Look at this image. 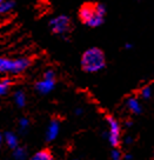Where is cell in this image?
<instances>
[{
  "label": "cell",
  "mask_w": 154,
  "mask_h": 160,
  "mask_svg": "<svg viewBox=\"0 0 154 160\" xmlns=\"http://www.w3.org/2000/svg\"><path fill=\"white\" fill-rule=\"evenodd\" d=\"M28 125H30V122H28V120L26 119V118H22V119L20 120L19 126H20V130H21V131H26V130H27Z\"/></svg>",
  "instance_id": "e0dca14e"
},
{
  "label": "cell",
  "mask_w": 154,
  "mask_h": 160,
  "mask_svg": "<svg viewBox=\"0 0 154 160\" xmlns=\"http://www.w3.org/2000/svg\"><path fill=\"white\" fill-rule=\"evenodd\" d=\"M31 60L26 57L21 58H5L0 57V74H20L28 68Z\"/></svg>",
  "instance_id": "3957f363"
},
{
  "label": "cell",
  "mask_w": 154,
  "mask_h": 160,
  "mask_svg": "<svg viewBox=\"0 0 154 160\" xmlns=\"http://www.w3.org/2000/svg\"><path fill=\"white\" fill-rule=\"evenodd\" d=\"M14 101L15 104L19 106V107H22V106H25L26 104V95L24 92H21V91H17L14 93Z\"/></svg>",
  "instance_id": "7c38bea8"
},
{
  "label": "cell",
  "mask_w": 154,
  "mask_h": 160,
  "mask_svg": "<svg viewBox=\"0 0 154 160\" xmlns=\"http://www.w3.org/2000/svg\"><path fill=\"white\" fill-rule=\"evenodd\" d=\"M31 160H53V157L51 154L48 151L46 150H42V151H39V152H37Z\"/></svg>",
  "instance_id": "8fae6325"
},
{
  "label": "cell",
  "mask_w": 154,
  "mask_h": 160,
  "mask_svg": "<svg viewBox=\"0 0 154 160\" xmlns=\"http://www.w3.org/2000/svg\"><path fill=\"white\" fill-rule=\"evenodd\" d=\"M111 158L112 160H122V155H121V152H120L118 148H114L111 153Z\"/></svg>",
  "instance_id": "2e32d148"
},
{
  "label": "cell",
  "mask_w": 154,
  "mask_h": 160,
  "mask_svg": "<svg viewBox=\"0 0 154 160\" xmlns=\"http://www.w3.org/2000/svg\"><path fill=\"white\" fill-rule=\"evenodd\" d=\"M131 159H132V155H131V154L125 155V160H131Z\"/></svg>",
  "instance_id": "ffe728a7"
},
{
  "label": "cell",
  "mask_w": 154,
  "mask_h": 160,
  "mask_svg": "<svg viewBox=\"0 0 154 160\" xmlns=\"http://www.w3.org/2000/svg\"><path fill=\"white\" fill-rule=\"evenodd\" d=\"M5 142L7 144L8 147L11 148H17L18 147V142H19V140H18V137L14 134V133H6L5 135Z\"/></svg>",
  "instance_id": "9c48e42d"
},
{
  "label": "cell",
  "mask_w": 154,
  "mask_h": 160,
  "mask_svg": "<svg viewBox=\"0 0 154 160\" xmlns=\"http://www.w3.org/2000/svg\"><path fill=\"white\" fill-rule=\"evenodd\" d=\"M4 1H5V0H0V4H2V2H4Z\"/></svg>",
  "instance_id": "603a6c76"
},
{
  "label": "cell",
  "mask_w": 154,
  "mask_h": 160,
  "mask_svg": "<svg viewBox=\"0 0 154 160\" xmlns=\"http://www.w3.org/2000/svg\"><path fill=\"white\" fill-rule=\"evenodd\" d=\"M60 132V124L58 120H52L50 122V125L47 127V131H46V139L48 141H52L54 140L58 135H59Z\"/></svg>",
  "instance_id": "52a82bcc"
},
{
  "label": "cell",
  "mask_w": 154,
  "mask_h": 160,
  "mask_svg": "<svg viewBox=\"0 0 154 160\" xmlns=\"http://www.w3.org/2000/svg\"><path fill=\"white\" fill-rule=\"evenodd\" d=\"M140 94L144 99H149L153 95V90H152L151 86H145L144 88L141 90V92H140Z\"/></svg>",
  "instance_id": "9a60e30c"
},
{
  "label": "cell",
  "mask_w": 154,
  "mask_h": 160,
  "mask_svg": "<svg viewBox=\"0 0 154 160\" xmlns=\"http://www.w3.org/2000/svg\"><path fill=\"white\" fill-rule=\"evenodd\" d=\"M2 142V137H1V134H0V144Z\"/></svg>",
  "instance_id": "7402d4cb"
},
{
  "label": "cell",
  "mask_w": 154,
  "mask_h": 160,
  "mask_svg": "<svg viewBox=\"0 0 154 160\" xmlns=\"http://www.w3.org/2000/svg\"><path fill=\"white\" fill-rule=\"evenodd\" d=\"M126 105H127V107H128V110L131 111V112L135 113V114H139V113H141V110H142L141 104H140L139 100L137 99V98H134V97H131V98H128L127 102H126Z\"/></svg>",
  "instance_id": "ba28073f"
},
{
  "label": "cell",
  "mask_w": 154,
  "mask_h": 160,
  "mask_svg": "<svg viewBox=\"0 0 154 160\" xmlns=\"http://www.w3.org/2000/svg\"><path fill=\"white\" fill-rule=\"evenodd\" d=\"M13 157L15 160H24L26 158V151L22 147H17L13 151Z\"/></svg>",
  "instance_id": "5bb4252c"
},
{
  "label": "cell",
  "mask_w": 154,
  "mask_h": 160,
  "mask_svg": "<svg viewBox=\"0 0 154 160\" xmlns=\"http://www.w3.org/2000/svg\"><path fill=\"white\" fill-rule=\"evenodd\" d=\"M106 6L101 2H86L79 8L78 15L84 25L95 28L104 24L106 17Z\"/></svg>",
  "instance_id": "6da1fadb"
},
{
  "label": "cell",
  "mask_w": 154,
  "mask_h": 160,
  "mask_svg": "<svg viewBox=\"0 0 154 160\" xmlns=\"http://www.w3.org/2000/svg\"><path fill=\"white\" fill-rule=\"evenodd\" d=\"M14 8V1L13 0H5L2 4H0V14H7L12 12Z\"/></svg>",
  "instance_id": "30bf717a"
},
{
  "label": "cell",
  "mask_w": 154,
  "mask_h": 160,
  "mask_svg": "<svg viewBox=\"0 0 154 160\" xmlns=\"http://www.w3.org/2000/svg\"><path fill=\"white\" fill-rule=\"evenodd\" d=\"M125 141H126V144H131V142H132V138H131V137H129V138H126Z\"/></svg>",
  "instance_id": "d6986e66"
},
{
  "label": "cell",
  "mask_w": 154,
  "mask_h": 160,
  "mask_svg": "<svg viewBox=\"0 0 154 160\" xmlns=\"http://www.w3.org/2000/svg\"><path fill=\"white\" fill-rule=\"evenodd\" d=\"M50 28L51 31L55 33V34L64 35L68 33L72 27V22H71V18L66 14H59L52 18L50 20Z\"/></svg>",
  "instance_id": "277c9868"
},
{
  "label": "cell",
  "mask_w": 154,
  "mask_h": 160,
  "mask_svg": "<svg viewBox=\"0 0 154 160\" xmlns=\"http://www.w3.org/2000/svg\"><path fill=\"white\" fill-rule=\"evenodd\" d=\"M107 124H108V132H107V140L109 141V145L113 147H118L120 144V124L119 121L113 117H107Z\"/></svg>",
  "instance_id": "5b68a950"
},
{
  "label": "cell",
  "mask_w": 154,
  "mask_h": 160,
  "mask_svg": "<svg viewBox=\"0 0 154 160\" xmlns=\"http://www.w3.org/2000/svg\"><path fill=\"white\" fill-rule=\"evenodd\" d=\"M131 47H132L131 44H126V48H131Z\"/></svg>",
  "instance_id": "44dd1931"
},
{
  "label": "cell",
  "mask_w": 154,
  "mask_h": 160,
  "mask_svg": "<svg viewBox=\"0 0 154 160\" xmlns=\"http://www.w3.org/2000/svg\"><path fill=\"white\" fill-rule=\"evenodd\" d=\"M10 85H11L10 79H7V78L0 79V95H4L7 93V91L10 88Z\"/></svg>",
  "instance_id": "4fadbf2b"
},
{
  "label": "cell",
  "mask_w": 154,
  "mask_h": 160,
  "mask_svg": "<svg viewBox=\"0 0 154 160\" xmlns=\"http://www.w3.org/2000/svg\"><path fill=\"white\" fill-rule=\"evenodd\" d=\"M75 113H77L78 115L82 114V110H81V108H77V110H75Z\"/></svg>",
  "instance_id": "ac0fdd59"
},
{
  "label": "cell",
  "mask_w": 154,
  "mask_h": 160,
  "mask_svg": "<svg viewBox=\"0 0 154 160\" xmlns=\"http://www.w3.org/2000/svg\"><path fill=\"white\" fill-rule=\"evenodd\" d=\"M81 67L87 73H97L104 70L106 66V55L99 47H91L81 55Z\"/></svg>",
  "instance_id": "7a4b0ae2"
},
{
  "label": "cell",
  "mask_w": 154,
  "mask_h": 160,
  "mask_svg": "<svg viewBox=\"0 0 154 160\" xmlns=\"http://www.w3.org/2000/svg\"><path fill=\"white\" fill-rule=\"evenodd\" d=\"M54 72L52 70H47L44 73V78L39 80L35 85L37 91L41 94H47L54 90L55 87V80H54Z\"/></svg>",
  "instance_id": "8992f818"
}]
</instances>
